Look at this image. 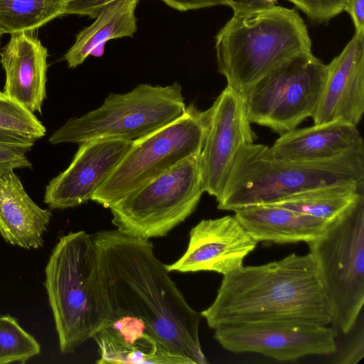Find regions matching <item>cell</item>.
<instances>
[{"label": "cell", "instance_id": "52a82bcc", "mask_svg": "<svg viewBox=\"0 0 364 364\" xmlns=\"http://www.w3.org/2000/svg\"><path fill=\"white\" fill-rule=\"evenodd\" d=\"M337 333L355 327L364 304V195L307 243Z\"/></svg>", "mask_w": 364, "mask_h": 364}, {"label": "cell", "instance_id": "d6986e66", "mask_svg": "<svg viewBox=\"0 0 364 364\" xmlns=\"http://www.w3.org/2000/svg\"><path fill=\"white\" fill-rule=\"evenodd\" d=\"M362 143L357 126L331 122L287 132L269 149L278 159L314 161L338 156Z\"/></svg>", "mask_w": 364, "mask_h": 364}, {"label": "cell", "instance_id": "ba28073f", "mask_svg": "<svg viewBox=\"0 0 364 364\" xmlns=\"http://www.w3.org/2000/svg\"><path fill=\"white\" fill-rule=\"evenodd\" d=\"M211 108L191 104L175 122L134 141L92 200L109 208L185 159L200 154L208 132Z\"/></svg>", "mask_w": 364, "mask_h": 364}, {"label": "cell", "instance_id": "d6a6232c", "mask_svg": "<svg viewBox=\"0 0 364 364\" xmlns=\"http://www.w3.org/2000/svg\"><path fill=\"white\" fill-rule=\"evenodd\" d=\"M105 45L102 44L97 47H95L90 53V55H92L95 57H101L105 51Z\"/></svg>", "mask_w": 364, "mask_h": 364}, {"label": "cell", "instance_id": "ac0fdd59", "mask_svg": "<svg viewBox=\"0 0 364 364\" xmlns=\"http://www.w3.org/2000/svg\"><path fill=\"white\" fill-rule=\"evenodd\" d=\"M51 216L30 198L14 170L0 173V235L6 242L25 249L42 247Z\"/></svg>", "mask_w": 364, "mask_h": 364}, {"label": "cell", "instance_id": "cb8c5ba5", "mask_svg": "<svg viewBox=\"0 0 364 364\" xmlns=\"http://www.w3.org/2000/svg\"><path fill=\"white\" fill-rule=\"evenodd\" d=\"M40 352L38 342L20 326L17 318L0 316V364L25 363Z\"/></svg>", "mask_w": 364, "mask_h": 364}, {"label": "cell", "instance_id": "484cf974", "mask_svg": "<svg viewBox=\"0 0 364 364\" xmlns=\"http://www.w3.org/2000/svg\"><path fill=\"white\" fill-rule=\"evenodd\" d=\"M292 2L310 19L327 22L343 11L346 0H287Z\"/></svg>", "mask_w": 364, "mask_h": 364}, {"label": "cell", "instance_id": "44dd1931", "mask_svg": "<svg viewBox=\"0 0 364 364\" xmlns=\"http://www.w3.org/2000/svg\"><path fill=\"white\" fill-rule=\"evenodd\" d=\"M139 0H115L106 5L89 26L80 31L63 59L70 68L82 64L97 46L123 37H132L137 29L135 11Z\"/></svg>", "mask_w": 364, "mask_h": 364}, {"label": "cell", "instance_id": "d4e9b609", "mask_svg": "<svg viewBox=\"0 0 364 364\" xmlns=\"http://www.w3.org/2000/svg\"><path fill=\"white\" fill-rule=\"evenodd\" d=\"M0 129L35 141L46 133V127L33 113L4 95L0 97Z\"/></svg>", "mask_w": 364, "mask_h": 364}, {"label": "cell", "instance_id": "5bb4252c", "mask_svg": "<svg viewBox=\"0 0 364 364\" xmlns=\"http://www.w3.org/2000/svg\"><path fill=\"white\" fill-rule=\"evenodd\" d=\"M256 241L235 216L200 220L190 231L188 247L168 272L212 271L223 276L242 267Z\"/></svg>", "mask_w": 364, "mask_h": 364}, {"label": "cell", "instance_id": "e0dca14e", "mask_svg": "<svg viewBox=\"0 0 364 364\" xmlns=\"http://www.w3.org/2000/svg\"><path fill=\"white\" fill-rule=\"evenodd\" d=\"M92 338L98 346L100 364H179L144 322L134 316L114 315Z\"/></svg>", "mask_w": 364, "mask_h": 364}, {"label": "cell", "instance_id": "f1b7e54d", "mask_svg": "<svg viewBox=\"0 0 364 364\" xmlns=\"http://www.w3.org/2000/svg\"><path fill=\"white\" fill-rule=\"evenodd\" d=\"M115 0H65L64 14L87 16L95 18L101 10Z\"/></svg>", "mask_w": 364, "mask_h": 364}, {"label": "cell", "instance_id": "4dcf8cb0", "mask_svg": "<svg viewBox=\"0 0 364 364\" xmlns=\"http://www.w3.org/2000/svg\"><path fill=\"white\" fill-rule=\"evenodd\" d=\"M343 11L350 16L355 32L364 31V0H346Z\"/></svg>", "mask_w": 364, "mask_h": 364}, {"label": "cell", "instance_id": "4316f807", "mask_svg": "<svg viewBox=\"0 0 364 364\" xmlns=\"http://www.w3.org/2000/svg\"><path fill=\"white\" fill-rule=\"evenodd\" d=\"M31 146L0 141V173L16 168H32L26 157Z\"/></svg>", "mask_w": 364, "mask_h": 364}, {"label": "cell", "instance_id": "f546056e", "mask_svg": "<svg viewBox=\"0 0 364 364\" xmlns=\"http://www.w3.org/2000/svg\"><path fill=\"white\" fill-rule=\"evenodd\" d=\"M168 6L180 11L199 9L215 6H228L227 0H161Z\"/></svg>", "mask_w": 364, "mask_h": 364}, {"label": "cell", "instance_id": "277c9868", "mask_svg": "<svg viewBox=\"0 0 364 364\" xmlns=\"http://www.w3.org/2000/svg\"><path fill=\"white\" fill-rule=\"evenodd\" d=\"M45 287L62 353L75 348L114 318L92 235L60 237L46 267Z\"/></svg>", "mask_w": 364, "mask_h": 364}, {"label": "cell", "instance_id": "8992f818", "mask_svg": "<svg viewBox=\"0 0 364 364\" xmlns=\"http://www.w3.org/2000/svg\"><path fill=\"white\" fill-rule=\"evenodd\" d=\"M186 108L178 82L139 84L129 92L111 93L98 108L69 119L48 141L52 144L102 139L134 141L178 119Z\"/></svg>", "mask_w": 364, "mask_h": 364}, {"label": "cell", "instance_id": "3957f363", "mask_svg": "<svg viewBox=\"0 0 364 364\" xmlns=\"http://www.w3.org/2000/svg\"><path fill=\"white\" fill-rule=\"evenodd\" d=\"M364 183V144L341 155L314 161L272 156L269 146L240 147L220 196L218 208L235 211L258 204H272L310 190L341 184Z\"/></svg>", "mask_w": 364, "mask_h": 364}, {"label": "cell", "instance_id": "7402d4cb", "mask_svg": "<svg viewBox=\"0 0 364 364\" xmlns=\"http://www.w3.org/2000/svg\"><path fill=\"white\" fill-rule=\"evenodd\" d=\"M362 195L364 183L341 184L302 192L272 205L330 223L345 213Z\"/></svg>", "mask_w": 364, "mask_h": 364}, {"label": "cell", "instance_id": "8fae6325", "mask_svg": "<svg viewBox=\"0 0 364 364\" xmlns=\"http://www.w3.org/2000/svg\"><path fill=\"white\" fill-rule=\"evenodd\" d=\"M336 332L328 326L299 321L249 322L218 327L214 338L225 350L255 353L278 361H296L338 350Z\"/></svg>", "mask_w": 364, "mask_h": 364}, {"label": "cell", "instance_id": "2e32d148", "mask_svg": "<svg viewBox=\"0 0 364 364\" xmlns=\"http://www.w3.org/2000/svg\"><path fill=\"white\" fill-rule=\"evenodd\" d=\"M48 49L33 32L11 34L0 51L6 73L3 94L32 113H41L46 98Z\"/></svg>", "mask_w": 364, "mask_h": 364}, {"label": "cell", "instance_id": "603a6c76", "mask_svg": "<svg viewBox=\"0 0 364 364\" xmlns=\"http://www.w3.org/2000/svg\"><path fill=\"white\" fill-rule=\"evenodd\" d=\"M64 11L65 0H0V33L33 32Z\"/></svg>", "mask_w": 364, "mask_h": 364}, {"label": "cell", "instance_id": "7c38bea8", "mask_svg": "<svg viewBox=\"0 0 364 364\" xmlns=\"http://www.w3.org/2000/svg\"><path fill=\"white\" fill-rule=\"evenodd\" d=\"M211 108L208 132L199 164L204 192L217 199L239 149L257 138L251 127L243 96L226 86Z\"/></svg>", "mask_w": 364, "mask_h": 364}, {"label": "cell", "instance_id": "4fadbf2b", "mask_svg": "<svg viewBox=\"0 0 364 364\" xmlns=\"http://www.w3.org/2000/svg\"><path fill=\"white\" fill-rule=\"evenodd\" d=\"M121 139L79 143L70 164L46 187L44 203L50 209L73 208L91 200L132 144Z\"/></svg>", "mask_w": 364, "mask_h": 364}, {"label": "cell", "instance_id": "83f0119b", "mask_svg": "<svg viewBox=\"0 0 364 364\" xmlns=\"http://www.w3.org/2000/svg\"><path fill=\"white\" fill-rule=\"evenodd\" d=\"M363 357L364 329L363 324H360V327L356 330L350 341L337 353L334 363L337 364H357Z\"/></svg>", "mask_w": 364, "mask_h": 364}, {"label": "cell", "instance_id": "7a4b0ae2", "mask_svg": "<svg viewBox=\"0 0 364 364\" xmlns=\"http://www.w3.org/2000/svg\"><path fill=\"white\" fill-rule=\"evenodd\" d=\"M209 327L299 321L328 326L331 310L312 255L291 253L223 276L213 304L203 311Z\"/></svg>", "mask_w": 364, "mask_h": 364}, {"label": "cell", "instance_id": "9c48e42d", "mask_svg": "<svg viewBox=\"0 0 364 364\" xmlns=\"http://www.w3.org/2000/svg\"><path fill=\"white\" fill-rule=\"evenodd\" d=\"M200 154L185 159L109 208L117 230L149 239L166 235L196 210L204 192Z\"/></svg>", "mask_w": 364, "mask_h": 364}, {"label": "cell", "instance_id": "1f68e13d", "mask_svg": "<svg viewBox=\"0 0 364 364\" xmlns=\"http://www.w3.org/2000/svg\"><path fill=\"white\" fill-rule=\"evenodd\" d=\"M228 6L235 9H259L275 5L277 0H227Z\"/></svg>", "mask_w": 364, "mask_h": 364}, {"label": "cell", "instance_id": "ffe728a7", "mask_svg": "<svg viewBox=\"0 0 364 364\" xmlns=\"http://www.w3.org/2000/svg\"><path fill=\"white\" fill-rule=\"evenodd\" d=\"M233 212L241 225L258 242L309 243L321 236L329 223L272 204L249 205Z\"/></svg>", "mask_w": 364, "mask_h": 364}, {"label": "cell", "instance_id": "836d02e7", "mask_svg": "<svg viewBox=\"0 0 364 364\" xmlns=\"http://www.w3.org/2000/svg\"><path fill=\"white\" fill-rule=\"evenodd\" d=\"M3 95V92L0 90V97L2 96Z\"/></svg>", "mask_w": 364, "mask_h": 364}, {"label": "cell", "instance_id": "30bf717a", "mask_svg": "<svg viewBox=\"0 0 364 364\" xmlns=\"http://www.w3.org/2000/svg\"><path fill=\"white\" fill-rule=\"evenodd\" d=\"M326 75V65L312 52L285 61L242 96L249 120L284 134L312 117Z\"/></svg>", "mask_w": 364, "mask_h": 364}, {"label": "cell", "instance_id": "9a60e30c", "mask_svg": "<svg viewBox=\"0 0 364 364\" xmlns=\"http://www.w3.org/2000/svg\"><path fill=\"white\" fill-rule=\"evenodd\" d=\"M364 113V31L355 32L341 53L326 65L314 124L343 122L355 126Z\"/></svg>", "mask_w": 364, "mask_h": 364}, {"label": "cell", "instance_id": "5b68a950", "mask_svg": "<svg viewBox=\"0 0 364 364\" xmlns=\"http://www.w3.org/2000/svg\"><path fill=\"white\" fill-rule=\"evenodd\" d=\"M218 68L227 86L243 95L270 71L311 52L307 27L294 9H235L215 36Z\"/></svg>", "mask_w": 364, "mask_h": 364}, {"label": "cell", "instance_id": "e575fe53", "mask_svg": "<svg viewBox=\"0 0 364 364\" xmlns=\"http://www.w3.org/2000/svg\"><path fill=\"white\" fill-rule=\"evenodd\" d=\"M1 34L0 33V44H1ZM1 51V50H0Z\"/></svg>", "mask_w": 364, "mask_h": 364}, {"label": "cell", "instance_id": "6da1fadb", "mask_svg": "<svg viewBox=\"0 0 364 364\" xmlns=\"http://www.w3.org/2000/svg\"><path fill=\"white\" fill-rule=\"evenodd\" d=\"M114 315L142 320L179 364H206L192 309L149 239L116 230L92 235Z\"/></svg>", "mask_w": 364, "mask_h": 364}]
</instances>
